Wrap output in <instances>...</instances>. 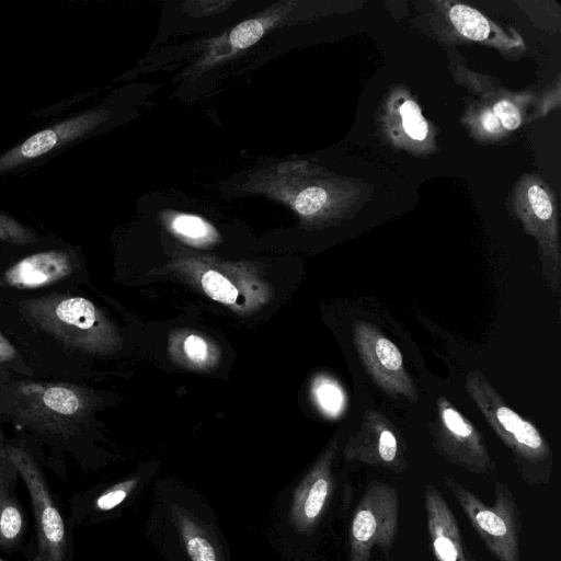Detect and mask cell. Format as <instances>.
Here are the masks:
<instances>
[{"mask_svg": "<svg viewBox=\"0 0 561 561\" xmlns=\"http://www.w3.org/2000/svg\"><path fill=\"white\" fill-rule=\"evenodd\" d=\"M466 390L490 427L511 449L522 479L547 484L552 476V451L538 428L512 410L479 370L466 377Z\"/></svg>", "mask_w": 561, "mask_h": 561, "instance_id": "6da1fadb", "label": "cell"}, {"mask_svg": "<svg viewBox=\"0 0 561 561\" xmlns=\"http://www.w3.org/2000/svg\"><path fill=\"white\" fill-rule=\"evenodd\" d=\"M9 457L28 494L34 524L31 561H73V527L36 455L8 444Z\"/></svg>", "mask_w": 561, "mask_h": 561, "instance_id": "7a4b0ae2", "label": "cell"}, {"mask_svg": "<svg viewBox=\"0 0 561 561\" xmlns=\"http://www.w3.org/2000/svg\"><path fill=\"white\" fill-rule=\"evenodd\" d=\"M443 483L450 491L489 552L497 561H520L522 519L508 485L496 481L494 504L486 505L453 478L443 477Z\"/></svg>", "mask_w": 561, "mask_h": 561, "instance_id": "3957f363", "label": "cell"}, {"mask_svg": "<svg viewBox=\"0 0 561 561\" xmlns=\"http://www.w3.org/2000/svg\"><path fill=\"white\" fill-rule=\"evenodd\" d=\"M25 308L39 327L71 346L102 352L114 343L112 328L85 298L46 297L26 301Z\"/></svg>", "mask_w": 561, "mask_h": 561, "instance_id": "277c9868", "label": "cell"}, {"mask_svg": "<svg viewBox=\"0 0 561 561\" xmlns=\"http://www.w3.org/2000/svg\"><path fill=\"white\" fill-rule=\"evenodd\" d=\"M399 520L397 490L382 482L370 483L355 507L350 527V561H370L374 547L388 558Z\"/></svg>", "mask_w": 561, "mask_h": 561, "instance_id": "5b68a950", "label": "cell"}, {"mask_svg": "<svg viewBox=\"0 0 561 561\" xmlns=\"http://www.w3.org/2000/svg\"><path fill=\"white\" fill-rule=\"evenodd\" d=\"M431 431L434 449L450 463L476 474L495 472V461L483 435L444 397L436 399V419Z\"/></svg>", "mask_w": 561, "mask_h": 561, "instance_id": "8992f818", "label": "cell"}, {"mask_svg": "<svg viewBox=\"0 0 561 561\" xmlns=\"http://www.w3.org/2000/svg\"><path fill=\"white\" fill-rule=\"evenodd\" d=\"M181 267L206 296L234 311H253L270 298L267 285L244 267L202 260L185 261Z\"/></svg>", "mask_w": 561, "mask_h": 561, "instance_id": "52a82bcc", "label": "cell"}, {"mask_svg": "<svg viewBox=\"0 0 561 561\" xmlns=\"http://www.w3.org/2000/svg\"><path fill=\"white\" fill-rule=\"evenodd\" d=\"M353 341L366 371L380 389L416 403V388L404 367L400 350L392 341L376 325L365 321L353 324Z\"/></svg>", "mask_w": 561, "mask_h": 561, "instance_id": "ba28073f", "label": "cell"}, {"mask_svg": "<svg viewBox=\"0 0 561 561\" xmlns=\"http://www.w3.org/2000/svg\"><path fill=\"white\" fill-rule=\"evenodd\" d=\"M343 456L347 461L402 473L409 467L405 447L394 425L378 411L367 409L355 435L350 436Z\"/></svg>", "mask_w": 561, "mask_h": 561, "instance_id": "9c48e42d", "label": "cell"}, {"mask_svg": "<svg viewBox=\"0 0 561 561\" xmlns=\"http://www.w3.org/2000/svg\"><path fill=\"white\" fill-rule=\"evenodd\" d=\"M424 507L434 561H474L458 522L442 493L433 485L424 490Z\"/></svg>", "mask_w": 561, "mask_h": 561, "instance_id": "30bf717a", "label": "cell"}, {"mask_svg": "<svg viewBox=\"0 0 561 561\" xmlns=\"http://www.w3.org/2000/svg\"><path fill=\"white\" fill-rule=\"evenodd\" d=\"M336 451L337 443L334 440L295 491L291 520L301 531H309L316 526L331 497L334 488L331 467Z\"/></svg>", "mask_w": 561, "mask_h": 561, "instance_id": "8fae6325", "label": "cell"}, {"mask_svg": "<svg viewBox=\"0 0 561 561\" xmlns=\"http://www.w3.org/2000/svg\"><path fill=\"white\" fill-rule=\"evenodd\" d=\"M104 111L89 112L75 116L49 128L41 130L0 158V172L82 136L105 118Z\"/></svg>", "mask_w": 561, "mask_h": 561, "instance_id": "7c38bea8", "label": "cell"}, {"mask_svg": "<svg viewBox=\"0 0 561 561\" xmlns=\"http://www.w3.org/2000/svg\"><path fill=\"white\" fill-rule=\"evenodd\" d=\"M73 270L69 255L61 251H46L26 256L4 274L8 285L18 288H36L67 277Z\"/></svg>", "mask_w": 561, "mask_h": 561, "instance_id": "4fadbf2b", "label": "cell"}, {"mask_svg": "<svg viewBox=\"0 0 561 561\" xmlns=\"http://www.w3.org/2000/svg\"><path fill=\"white\" fill-rule=\"evenodd\" d=\"M18 481L0 485V551L11 553L19 550L28 533V517L15 494Z\"/></svg>", "mask_w": 561, "mask_h": 561, "instance_id": "5bb4252c", "label": "cell"}, {"mask_svg": "<svg viewBox=\"0 0 561 561\" xmlns=\"http://www.w3.org/2000/svg\"><path fill=\"white\" fill-rule=\"evenodd\" d=\"M170 351L181 363L196 369L213 367L219 357L215 344L194 332H181L173 336Z\"/></svg>", "mask_w": 561, "mask_h": 561, "instance_id": "9a60e30c", "label": "cell"}, {"mask_svg": "<svg viewBox=\"0 0 561 561\" xmlns=\"http://www.w3.org/2000/svg\"><path fill=\"white\" fill-rule=\"evenodd\" d=\"M39 403L57 416H77L84 401L79 391L65 386H48L39 393Z\"/></svg>", "mask_w": 561, "mask_h": 561, "instance_id": "2e32d148", "label": "cell"}, {"mask_svg": "<svg viewBox=\"0 0 561 561\" xmlns=\"http://www.w3.org/2000/svg\"><path fill=\"white\" fill-rule=\"evenodd\" d=\"M311 396L318 409L329 417H337L345 409L346 397L340 383L325 375L312 382Z\"/></svg>", "mask_w": 561, "mask_h": 561, "instance_id": "e0dca14e", "label": "cell"}, {"mask_svg": "<svg viewBox=\"0 0 561 561\" xmlns=\"http://www.w3.org/2000/svg\"><path fill=\"white\" fill-rule=\"evenodd\" d=\"M170 228L183 241L195 247L208 245L217 238L216 230L206 220L194 215H176L170 222Z\"/></svg>", "mask_w": 561, "mask_h": 561, "instance_id": "ac0fdd59", "label": "cell"}, {"mask_svg": "<svg viewBox=\"0 0 561 561\" xmlns=\"http://www.w3.org/2000/svg\"><path fill=\"white\" fill-rule=\"evenodd\" d=\"M187 552L193 561H219L205 533L188 516L176 512L175 517Z\"/></svg>", "mask_w": 561, "mask_h": 561, "instance_id": "d6986e66", "label": "cell"}, {"mask_svg": "<svg viewBox=\"0 0 561 561\" xmlns=\"http://www.w3.org/2000/svg\"><path fill=\"white\" fill-rule=\"evenodd\" d=\"M449 18L456 30L472 41H483L489 36L490 24L476 9L456 4L450 9Z\"/></svg>", "mask_w": 561, "mask_h": 561, "instance_id": "ffe728a7", "label": "cell"}, {"mask_svg": "<svg viewBox=\"0 0 561 561\" xmlns=\"http://www.w3.org/2000/svg\"><path fill=\"white\" fill-rule=\"evenodd\" d=\"M264 22L250 19L238 24L230 33L229 42L236 49H244L255 44L264 34Z\"/></svg>", "mask_w": 561, "mask_h": 561, "instance_id": "44dd1931", "label": "cell"}, {"mask_svg": "<svg viewBox=\"0 0 561 561\" xmlns=\"http://www.w3.org/2000/svg\"><path fill=\"white\" fill-rule=\"evenodd\" d=\"M400 114L403 128L411 138L423 140L427 136V123L415 102L405 101L400 108Z\"/></svg>", "mask_w": 561, "mask_h": 561, "instance_id": "7402d4cb", "label": "cell"}, {"mask_svg": "<svg viewBox=\"0 0 561 561\" xmlns=\"http://www.w3.org/2000/svg\"><path fill=\"white\" fill-rule=\"evenodd\" d=\"M327 198V192L322 187H307L296 196L295 209L302 216L314 215L323 208Z\"/></svg>", "mask_w": 561, "mask_h": 561, "instance_id": "603a6c76", "label": "cell"}, {"mask_svg": "<svg viewBox=\"0 0 561 561\" xmlns=\"http://www.w3.org/2000/svg\"><path fill=\"white\" fill-rule=\"evenodd\" d=\"M527 196L535 216L540 221H548L553 214V207L547 192L541 186L534 184L528 188Z\"/></svg>", "mask_w": 561, "mask_h": 561, "instance_id": "cb8c5ba5", "label": "cell"}, {"mask_svg": "<svg viewBox=\"0 0 561 561\" xmlns=\"http://www.w3.org/2000/svg\"><path fill=\"white\" fill-rule=\"evenodd\" d=\"M501 122V125L507 130H514L519 127L522 117L518 108L510 101L502 100L493 106L492 112Z\"/></svg>", "mask_w": 561, "mask_h": 561, "instance_id": "d4e9b609", "label": "cell"}, {"mask_svg": "<svg viewBox=\"0 0 561 561\" xmlns=\"http://www.w3.org/2000/svg\"><path fill=\"white\" fill-rule=\"evenodd\" d=\"M18 471L8 454V444L0 433V485L11 481H18Z\"/></svg>", "mask_w": 561, "mask_h": 561, "instance_id": "484cf974", "label": "cell"}, {"mask_svg": "<svg viewBox=\"0 0 561 561\" xmlns=\"http://www.w3.org/2000/svg\"><path fill=\"white\" fill-rule=\"evenodd\" d=\"M482 126L490 133L501 131L502 125L500 119L491 112L485 111L481 116Z\"/></svg>", "mask_w": 561, "mask_h": 561, "instance_id": "4316f807", "label": "cell"}, {"mask_svg": "<svg viewBox=\"0 0 561 561\" xmlns=\"http://www.w3.org/2000/svg\"><path fill=\"white\" fill-rule=\"evenodd\" d=\"M9 221L0 219V238L19 239V234L10 232Z\"/></svg>", "mask_w": 561, "mask_h": 561, "instance_id": "83f0119b", "label": "cell"}, {"mask_svg": "<svg viewBox=\"0 0 561 561\" xmlns=\"http://www.w3.org/2000/svg\"><path fill=\"white\" fill-rule=\"evenodd\" d=\"M0 346H2V341L0 339ZM9 357V352H5V351H1L0 350V359H5Z\"/></svg>", "mask_w": 561, "mask_h": 561, "instance_id": "f1b7e54d", "label": "cell"}, {"mask_svg": "<svg viewBox=\"0 0 561 561\" xmlns=\"http://www.w3.org/2000/svg\"><path fill=\"white\" fill-rule=\"evenodd\" d=\"M0 561H7L5 559H3L2 557H0Z\"/></svg>", "mask_w": 561, "mask_h": 561, "instance_id": "f546056e", "label": "cell"}]
</instances>
